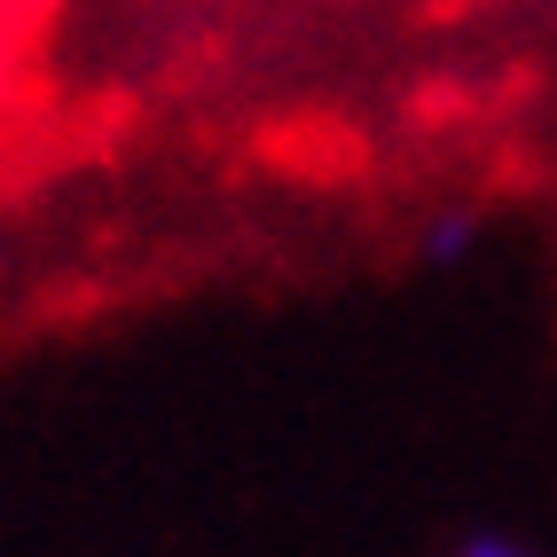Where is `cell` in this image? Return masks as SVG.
<instances>
[{
  "label": "cell",
  "instance_id": "obj_1",
  "mask_svg": "<svg viewBox=\"0 0 557 557\" xmlns=\"http://www.w3.org/2000/svg\"><path fill=\"white\" fill-rule=\"evenodd\" d=\"M479 236H487L479 205H448V212L424 220V259H432V268H463V259L479 251Z\"/></svg>",
  "mask_w": 557,
  "mask_h": 557
},
{
  "label": "cell",
  "instance_id": "obj_2",
  "mask_svg": "<svg viewBox=\"0 0 557 557\" xmlns=\"http://www.w3.org/2000/svg\"><path fill=\"white\" fill-rule=\"evenodd\" d=\"M448 557H542L534 542H518V534H463Z\"/></svg>",
  "mask_w": 557,
  "mask_h": 557
}]
</instances>
